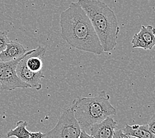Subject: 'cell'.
Here are the masks:
<instances>
[{
  "instance_id": "obj_1",
  "label": "cell",
  "mask_w": 155,
  "mask_h": 138,
  "mask_svg": "<svg viewBox=\"0 0 155 138\" xmlns=\"http://www.w3.org/2000/svg\"><path fill=\"white\" fill-rule=\"evenodd\" d=\"M61 37L70 47L100 55L104 51L88 16L78 2L60 15Z\"/></svg>"
},
{
  "instance_id": "obj_2",
  "label": "cell",
  "mask_w": 155,
  "mask_h": 138,
  "mask_svg": "<svg viewBox=\"0 0 155 138\" xmlns=\"http://www.w3.org/2000/svg\"><path fill=\"white\" fill-rule=\"evenodd\" d=\"M78 3L88 16L104 52L117 46L119 27L114 11L100 0H78Z\"/></svg>"
},
{
  "instance_id": "obj_3",
  "label": "cell",
  "mask_w": 155,
  "mask_h": 138,
  "mask_svg": "<svg viewBox=\"0 0 155 138\" xmlns=\"http://www.w3.org/2000/svg\"><path fill=\"white\" fill-rule=\"evenodd\" d=\"M107 96L102 92L96 96L78 98L74 100L70 106L81 129L90 128L108 116L117 114Z\"/></svg>"
},
{
  "instance_id": "obj_4",
  "label": "cell",
  "mask_w": 155,
  "mask_h": 138,
  "mask_svg": "<svg viewBox=\"0 0 155 138\" xmlns=\"http://www.w3.org/2000/svg\"><path fill=\"white\" fill-rule=\"evenodd\" d=\"M80 132V126L70 106L62 113L54 127L45 133L43 138H79Z\"/></svg>"
},
{
  "instance_id": "obj_5",
  "label": "cell",
  "mask_w": 155,
  "mask_h": 138,
  "mask_svg": "<svg viewBox=\"0 0 155 138\" xmlns=\"http://www.w3.org/2000/svg\"><path fill=\"white\" fill-rule=\"evenodd\" d=\"M22 56L5 62L0 60V88L2 90L12 91L16 88H30L29 85L21 80L16 73L17 65Z\"/></svg>"
},
{
  "instance_id": "obj_6",
  "label": "cell",
  "mask_w": 155,
  "mask_h": 138,
  "mask_svg": "<svg viewBox=\"0 0 155 138\" xmlns=\"http://www.w3.org/2000/svg\"><path fill=\"white\" fill-rule=\"evenodd\" d=\"M27 52L20 60L16 67L17 75L23 82L29 85L30 88H35L37 90L41 89V79L45 78L42 71L34 72L27 68L26 65Z\"/></svg>"
},
{
  "instance_id": "obj_7",
  "label": "cell",
  "mask_w": 155,
  "mask_h": 138,
  "mask_svg": "<svg viewBox=\"0 0 155 138\" xmlns=\"http://www.w3.org/2000/svg\"><path fill=\"white\" fill-rule=\"evenodd\" d=\"M133 48L151 50L155 46V27L152 25H142L140 30L132 39Z\"/></svg>"
},
{
  "instance_id": "obj_8",
  "label": "cell",
  "mask_w": 155,
  "mask_h": 138,
  "mask_svg": "<svg viewBox=\"0 0 155 138\" xmlns=\"http://www.w3.org/2000/svg\"><path fill=\"white\" fill-rule=\"evenodd\" d=\"M117 126V122L111 117L108 116L103 121L90 127L91 136L94 138H113Z\"/></svg>"
},
{
  "instance_id": "obj_9",
  "label": "cell",
  "mask_w": 155,
  "mask_h": 138,
  "mask_svg": "<svg viewBox=\"0 0 155 138\" xmlns=\"http://www.w3.org/2000/svg\"><path fill=\"white\" fill-rule=\"evenodd\" d=\"M27 52L26 49L19 42L10 41L5 50L0 52V60L4 62L13 61L22 56Z\"/></svg>"
},
{
  "instance_id": "obj_10",
  "label": "cell",
  "mask_w": 155,
  "mask_h": 138,
  "mask_svg": "<svg viewBox=\"0 0 155 138\" xmlns=\"http://www.w3.org/2000/svg\"><path fill=\"white\" fill-rule=\"evenodd\" d=\"M125 135L137 138H155V136L150 132L147 125H126L122 130Z\"/></svg>"
},
{
  "instance_id": "obj_11",
  "label": "cell",
  "mask_w": 155,
  "mask_h": 138,
  "mask_svg": "<svg viewBox=\"0 0 155 138\" xmlns=\"http://www.w3.org/2000/svg\"><path fill=\"white\" fill-rule=\"evenodd\" d=\"M28 123L26 121L17 122L16 127L13 130H10L6 133V136L8 137H15L17 138H30V132L28 131L26 127Z\"/></svg>"
},
{
  "instance_id": "obj_12",
  "label": "cell",
  "mask_w": 155,
  "mask_h": 138,
  "mask_svg": "<svg viewBox=\"0 0 155 138\" xmlns=\"http://www.w3.org/2000/svg\"><path fill=\"white\" fill-rule=\"evenodd\" d=\"M10 41L8 37V32H0V52L3 51L6 48V46Z\"/></svg>"
},
{
  "instance_id": "obj_13",
  "label": "cell",
  "mask_w": 155,
  "mask_h": 138,
  "mask_svg": "<svg viewBox=\"0 0 155 138\" xmlns=\"http://www.w3.org/2000/svg\"><path fill=\"white\" fill-rule=\"evenodd\" d=\"M148 127H149V130L150 131V132L153 133L155 136V112L153 114V115L151 117V118L149 121V123H148Z\"/></svg>"
},
{
  "instance_id": "obj_14",
  "label": "cell",
  "mask_w": 155,
  "mask_h": 138,
  "mask_svg": "<svg viewBox=\"0 0 155 138\" xmlns=\"http://www.w3.org/2000/svg\"><path fill=\"white\" fill-rule=\"evenodd\" d=\"M44 136L45 133H43L41 132L30 133V138H43Z\"/></svg>"
},
{
  "instance_id": "obj_15",
  "label": "cell",
  "mask_w": 155,
  "mask_h": 138,
  "mask_svg": "<svg viewBox=\"0 0 155 138\" xmlns=\"http://www.w3.org/2000/svg\"><path fill=\"white\" fill-rule=\"evenodd\" d=\"M79 138H94V137L91 135L87 134L84 130H81Z\"/></svg>"
}]
</instances>
